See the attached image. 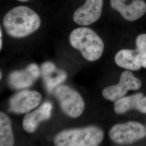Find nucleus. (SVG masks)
<instances>
[{
    "mask_svg": "<svg viewBox=\"0 0 146 146\" xmlns=\"http://www.w3.org/2000/svg\"><path fill=\"white\" fill-rule=\"evenodd\" d=\"M102 7L103 0H86L74 13L73 20L78 25H90L99 19Z\"/></svg>",
    "mask_w": 146,
    "mask_h": 146,
    "instance_id": "obj_8",
    "label": "nucleus"
},
{
    "mask_svg": "<svg viewBox=\"0 0 146 146\" xmlns=\"http://www.w3.org/2000/svg\"><path fill=\"white\" fill-rule=\"evenodd\" d=\"M41 73L46 88L49 92H52L54 89L67 78L66 73L61 70H58L50 62H46L42 64Z\"/></svg>",
    "mask_w": 146,
    "mask_h": 146,
    "instance_id": "obj_12",
    "label": "nucleus"
},
{
    "mask_svg": "<svg viewBox=\"0 0 146 146\" xmlns=\"http://www.w3.org/2000/svg\"><path fill=\"white\" fill-rule=\"evenodd\" d=\"M104 133L99 127L89 126L61 131L54 138L57 146H96L104 139Z\"/></svg>",
    "mask_w": 146,
    "mask_h": 146,
    "instance_id": "obj_3",
    "label": "nucleus"
},
{
    "mask_svg": "<svg viewBox=\"0 0 146 146\" xmlns=\"http://www.w3.org/2000/svg\"><path fill=\"white\" fill-rule=\"evenodd\" d=\"M63 112L72 118L82 115L84 110V100L78 92L66 85L57 87L54 92Z\"/></svg>",
    "mask_w": 146,
    "mask_h": 146,
    "instance_id": "obj_4",
    "label": "nucleus"
},
{
    "mask_svg": "<svg viewBox=\"0 0 146 146\" xmlns=\"http://www.w3.org/2000/svg\"><path fill=\"white\" fill-rule=\"evenodd\" d=\"M42 95L34 90H24L15 94L9 101V110L17 114L26 113L40 104Z\"/></svg>",
    "mask_w": 146,
    "mask_h": 146,
    "instance_id": "obj_7",
    "label": "nucleus"
},
{
    "mask_svg": "<svg viewBox=\"0 0 146 146\" xmlns=\"http://www.w3.org/2000/svg\"><path fill=\"white\" fill-rule=\"evenodd\" d=\"M136 50L139 53H146V34L139 35L136 39Z\"/></svg>",
    "mask_w": 146,
    "mask_h": 146,
    "instance_id": "obj_16",
    "label": "nucleus"
},
{
    "mask_svg": "<svg viewBox=\"0 0 146 146\" xmlns=\"http://www.w3.org/2000/svg\"><path fill=\"white\" fill-rule=\"evenodd\" d=\"M141 86V81L135 78L131 72L126 70L121 74L118 84L105 88L102 94L104 99L115 101L123 97L128 90H137Z\"/></svg>",
    "mask_w": 146,
    "mask_h": 146,
    "instance_id": "obj_6",
    "label": "nucleus"
},
{
    "mask_svg": "<svg viewBox=\"0 0 146 146\" xmlns=\"http://www.w3.org/2000/svg\"><path fill=\"white\" fill-rule=\"evenodd\" d=\"M40 75L38 66L35 63H31L25 70L11 73L9 76V82L14 88H25L32 85Z\"/></svg>",
    "mask_w": 146,
    "mask_h": 146,
    "instance_id": "obj_10",
    "label": "nucleus"
},
{
    "mask_svg": "<svg viewBox=\"0 0 146 146\" xmlns=\"http://www.w3.org/2000/svg\"><path fill=\"white\" fill-rule=\"evenodd\" d=\"M14 145V137L11 120L5 113H0V146H12Z\"/></svg>",
    "mask_w": 146,
    "mask_h": 146,
    "instance_id": "obj_15",
    "label": "nucleus"
},
{
    "mask_svg": "<svg viewBox=\"0 0 146 146\" xmlns=\"http://www.w3.org/2000/svg\"><path fill=\"white\" fill-rule=\"evenodd\" d=\"M69 42L88 61L98 60L104 52V43L102 39L94 31L87 27H80L72 31Z\"/></svg>",
    "mask_w": 146,
    "mask_h": 146,
    "instance_id": "obj_2",
    "label": "nucleus"
},
{
    "mask_svg": "<svg viewBox=\"0 0 146 146\" xmlns=\"http://www.w3.org/2000/svg\"><path fill=\"white\" fill-rule=\"evenodd\" d=\"M109 135L110 139L116 143L131 144L146 136V128L138 122L129 121L114 125Z\"/></svg>",
    "mask_w": 146,
    "mask_h": 146,
    "instance_id": "obj_5",
    "label": "nucleus"
},
{
    "mask_svg": "<svg viewBox=\"0 0 146 146\" xmlns=\"http://www.w3.org/2000/svg\"><path fill=\"white\" fill-rule=\"evenodd\" d=\"M2 31L1 28L0 29V50H1L2 47Z\"/></svg>",
    "mask_w": 146,
    "mask_h": 146,
    "instance_id": "obj_18",
    "label": "nucleus"
},
{
    "mask_svg": "<svg viewBox=\"0 0 146 146\" xmlns=\"http://www.w3.org/2000/svg\"><path fill=\"white\" fill-rule=\"evenodd\" d=\"M127 1L128 0H110V5L127 21L137 20L146 13V3L144 1L134 0L129 3H127Z\"/></svg>",
    "mask_w": 146,
    "mask_h": 146,
    "instance_id": "obj_9",
    "label": "nucleus"
},
{
    "mask_svg": "<svg viewBox=\"0 0 146 146\" xmlns=\"http://www.w3.org/2000/svg\"><path fill=\"white\" fill-rule=\"evenodd\" d=\"M52 108L51 103L46 102L37 110L27 114L23 120V129L28 133L34 132L40 122L48 120L50 117Z\"/></svg>",
    "mask_w": 146,
    "mask_h": 146,
    "instance_id": "obj_11",
    "label": "nucleus"
},
{
    "mask_svg": "<svg viewBox=\"0 0 146 146\" xmlns=\"http://www.w3.org/2000/svg\"><path fill=\"white\" fill-rule=\"evenodd\" d=\"M17 1H20V2H26V1H28L29 0H17Z\"/></svg>",
    "mask_w": 146,
    "mask_h": 146,
    "instance_id": "obj_19",
    "label": "nucleus"
},
{
    "mask_svg": "<svg viewBox=\"0 0 146 146\" xmlns=\"http://www.w3.org/2000/svg\"><path fill=\"white\" fill-rule=\"evenodd\" d=\"M139 60H140L141 67L146 68V53L139 52Z\"/></svg>",
    "mask_w": 146,
    "mask_h": 146,
    "instance_id": "obj_17",
    "label": "nucleus"
},
{
    "mask_svg": "<svg viewBox=\"0 0 146 146\" xmlns=\"http://www.w3.org/2000/svg\"><path fill=\"white\" fill-rule=\"evenodd\" d=\"M143 96V95L139 93L128 96H123L115 101L114 105L115 113L122 114L129 110H139L141 98Z\"/></svg>",
    "mask_w": 146,
    "mask_h": 146,
    "instance_id": "obj_14",
    "label": "nucleus"
},
{
    "mask_svg": "<svg viewBox=\"0 0 146 146\" xmlns=\"http://www.w3.org/2000/svg\"><path fill=\"white\" fill-rule=\"evenodd\" d=\"M115 61L118 66L129 70H139L141 67L136 49L120 50L115 55Z\"/></svg>",
    "mask_w": 146,
    "mask_h": 146,
    "instance_id": "obj_13",
    "label": "nucleus"
},
{
    "mask_svg": "<svg viewBox=\"0 0 146 146\" xmlns=\"http://www.w3.org/2000/svg\"><path fill=\"white\" fill-rule=\"evenodd\" d=\"M0 76H1V78H2V73H1V74H0Z\"/></svg>",
    "mask_w": 146,
    "mask_h": 146,
    "instance_id": "obj_20",
    "label": "nucleus"
},
{
    "mask_svg": "<svg viewBox=\"0 0 146 146\" xmlns=\"http://www.w3.org/2000/svg\"><path fill=\"white\" fill-rule=\"evenodd\" d=\"M3 25L9 36L20 38L36 31L41 25V19L36 13L30 8L19 6L7 13L3 18Z\"/></svg>",
    "mask_w": 146,
    "mask_h": 146,
    "instance_id": "obj_1",
    "label": "nucleus"
}]
</instances>
